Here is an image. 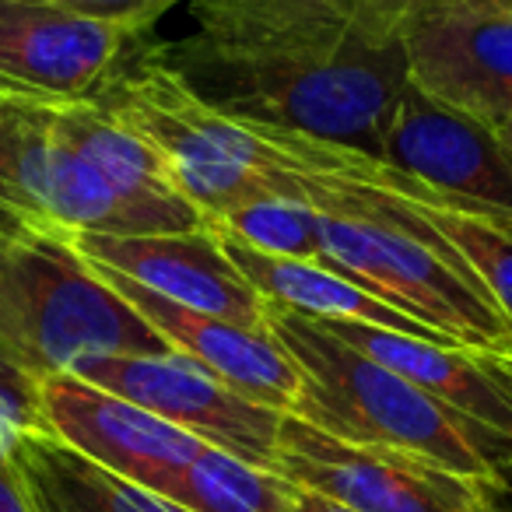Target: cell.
Masks as SVG:
<instances>
[{"label":"cell","mask_w":512,"mask_h":512,"mask_svg":"<svg viewBox=\"0 0 512 512\" xmlns=\"http://www.w3.org/2000/svg\"><path fill=\"white\" fill-rule=\"evenodd\" d=\"M148 32L39 0H0V99L32 109L95 102L144 50Z\"/></svg>","instance_id":"cell-6"},{"label":"cell","mask_w":512,"mask_h":512,"mask_svg":"<svg viewBox=\"0 0 512 512\" xmlns=\"http://www.w3.org/2000/svg\"><path fill=\"white\" fill-rule=\"evenodd\" d=\"M491 130H495V137H498V144H502V148H505V155L512 158V116H505V120H498Z\"/></svg>","instance_id":"cell-29"},{"label":"cell","mask_w":512,"mask_h":512,"mask_svg":"<svg viewBox=\"0 0 512 512\" xmlns=\"http://www.w3.org/2000/svg\"><path fill=\"white\" fill-rule=\"evenodd\" d=\"M407 78L435 102L495 127L512 116V15L495 0H442L400 32Z\"/></svg>","instance_id":"cell-10"},{"label":"cell","mask_w":512,"mask_h":512,"mask_svg":"<svg viewBox=\"0 0 512 512\" xmlns=\"http://www.w3.org/2000/svg\"><path fill=\"white\" fill-rule=\"evenodd\" d=\"M71 376L144 407L155 418L197 435L204 446L232 453L253 467L274 470L278 428L285 414L246 400L179 351L85 358L74 365Z\"/></svg>","instance_id":"cell-8"},{"label":"cell","mask_w":512,"mask_h":512,"mask_svg":"<svg viewBox=\"0 0 512 512\" xmlns=\"http://www.w3.org/2000/svg\"><path fill=\"white\" fill-rule=\"evenodd\" d=\"M267 334L299 365L302 390L292 411L306 425L351 446H383L477 481H495L512 463V439L453 411L386 365L337 341L316 320L267 302Z\"/></svg>","instance_id":"cell-2"},{"label":"cell","mask_w":512,"mask_h":512,"mask_svg":"<svg viewBox=\"0 0 512 512\" xmlns=\"http://www.w3.org/2000/svg\"><path fill=\"white\" fill-rule=\"evenodd\" d=\"M211 228V225H207ZM221 249L232 260V267L249 281L256 295L271 306L292 309L309 320H351V323H369V327L397 330V334L425 337L435 344H449L446 337H439L435 330H428L425 323L411 320L407 313H400L397 306L383 302L379 295H372L369 288H362L358 281L344 278V274L330 271L323 264H302V260H288V256H271L260 249L246 246L235 235L218 232ZM460 348V344H453Z\"/></svg>","instance_id":"cell-16"},{"label":"cell","mask_w":512,"mask_h":512,"mask_svg":"<svg viewBox=\"0 0 512 512\" xmlns=\"http://www.w3.org/2000/svg\"><path fill=\"white\" fill-rule=\"evenodd\" d=\"M39 393L50 435L151 495H169L186 463L204 449L197 435L71 372L39 379Z\"/></svg>","instance_id":"cell-11"},{"label":"cell","mask_w":512,"mask_h":512,"mask_svg":"<svg viewBox=\"0 0 512 512\" xmlns=\"http://www.w3.org/2000/svg\"><path fill=\"white\" fill-rule=\"evenodd\" d=\"M39 512H186L176 502L102 470L50 432H32L11 453Z\"/></svg>","instance_id":"cell-17"},{"label":"cell","mask_w":512,"mask_h":512,"mask_svg":"<svg viewBox=\"0 0 512 512\" xmlns=\"http://www.w3.org/2000/svg\"><path fill=\"white\" fill-rule=\"evenodd\" d=\"M15 211L60 235H169L204 228L190 200H134L102 179L92 162L53 130V109H25L15 151Z\"/></svg>","instance_id":"cell-7"},{"label":"cell","mask_w":512,"mask_h":512,"mask_svg":"<svg viewBox=\"0 0 512 512\" xmlns=\"http://www.w3.org/2000/svg\"><path fill=\"white\" fill-rule=\"evenodd\" d=\"M0 348L36 379L85 358L172 355L169 341L50 228L0 235Z\"/></svg>","instance_id":"cell-3"},{"label":"cell","mask_w":512,"mask_h":512,"mask_svg":"<svg viewBox=\"0 0 512 512\" xmlns=\"http://www.w3.org/2000/svg\"><path fill=\"white\" fill-rule=\"evenodd\" d=\"M218 232L235 235L246 246L271 256H288L302 264H320V214L288 197H267L242 204L207 221Z\"/></svg>","instance_id":"cell-21"},{"label":"cell","mask_w":512,"mask_h":512,"mask_svg":"<svg viewBox=\"0 0 512 512\" xmlns=\"http://www.w3.org/2000/svg\"><path fill=\"white\" fill-rule=\"evenodd\" d=\"M383 162L442 204L498 225L512 221V158L495 130L435 102L414 81L400 92L383 134Z\"/></svg>","instance_id":"cell-9"},{"label":"cell","mask_w":512,"mask_h":512,"mask_svg":"<svg viewBox=\"0 0 512 512\" xmlns=\"http://www.w3.org/2000/svg\"><path fill=\"white\" fill-rule=\"evenodd\" d=\"M274 474L355 512H505L495 481H477L418 453L351 446L285 414Z\"/></svg>","instance_id":"cell-5"},{"label":"cell","mask_w":512,"mask_h":512,"mask_svg":"<svg viewBox=\"0 0 512 512\" xmlns=\"http://www.w3.org/2000/svg\"><path fill=\"white\" fill-rule=\"evenodd\" d=\"M92 267L120 299H127L169 341L172 351L204 365L211 376H218L221 383H228L253 404L274 407L281 414L292 411L302 390V372L267 330H249L221 320V316L197 313V309L162 299L123 274L106 271L99 264Z\"/></svg>","instance_id":"cell-14"},{"label":"cell","mask_w":512,"mask_h":512,"mask_svg":"<svg viewBox=\"0 0 512 512\" xmlns=\"http://www.w3.org/2000/svg\"><path fill=\"white\" fill-rule=\"evenodd\" d=\"M155 50L214 113L306 134L379 162L390 116L411 81L400 43H348L306 57H235L193 36Z\"/></svg>","instance_id":"cell-1"},{"label":"cell","mask_w":512,"mask_h":512,"mask_svg":"<svg viewBox=\"0 0 512 512\" xmlns=\"http://www.w3.org/2000/svg\"><path fill=\"white\" fill-rule=\"evenodd\" d=\"M0 512H39L15 463L0 467Z\"/></svg>","instance_id":"cell-25"},{"label":"cell","mask_w":512,"mask_h":512,"mask_svg":"<svg viewBox=\"0 0 512 512\" xmlns=\"http://www.w3.org/2000/svg\"><path fill=\"white\" fill-rule=\"evenodd\" d=\"M39 4H57L64 11L99 22H113L130 32H148L165 11H172L183 0H39Z\"/></svg>","instance_id":"cell-23"},{"label":"cell","mask_w":512,"mask_h":512,"mask_svg":"<svg viewBox=\"0 0 512 512\" xmlns=\"http://www.w3.org/2000/svg\"><path fill=\"white\" fill-rule=\"evenodd\" d=\"M288 512H355V509H348V505L334 502V498L316 495V491L299 488V484H295V491H292V509H288Z\"/></svg>","instance_id":"cell-26"},{"label":"cell","mask_w":512,"mask_h":512,"mask_svg":"<svg viewBox=\"0 0 512 512\" xmlns=\"http://www.w3.org/2000/svg\"><path fill=\"white\" fill-rule=\"evenodd\" d=\"M22 225H29V221L22 218V214H15V211H8V207L0 204V235H8V232H15V228H22ZM39 228V225H36Z\"/></svg>","instance_id":"cell-28"},{"label":"cell","mask_w":512,"mask_h":512,"mask_svg":"<svg viewBox=\"0 0 512 512\" xmlns=\"http://www.w3.org/2000/svg\"><path fill=\"white\" fill-rule=\"evenodd\" d=\"M393 11L400 15V22L407 25V18L414 15V11H421V8H432V4H442V0H386Z\"/></svg>","instance_id":"cell-27"},{"label":"cell","mask_w":512,"mask_h":512,"mask_svg":"<svg viewBox=\"0 0 512 512\" xmlns=\"http://www.w3.org/2000/svg\"><path fill=\"white\" fill-rule=\"evenodd\" d=\"M53 130L64 144H71L85 162L102 172L113 190L134 200H186L172 179L165 158L141 134L109 116L95 102L53 109Z\"/></svg>","instance_id":"cell-18"},{"label":"cell","mask_w":512,"mask_h":512,"mask_svg":"<svg viewBox=\"0 0 512 512\" xmlns=\"http://www.w3.org/2000/svg\"><path fill=\"white\" fill-rule=\"evenodd\" d=\"M502 228H509V232H512V221H502Z\"/></svg>","instance_id":"cell-31"},{"label":"cell","mask_w":512,"mask_h":512,"mask_svg":"<svg viewBox=\"0 0 512 512\" xmlns=\"http://www.w3.org/2000/svg\"><path fill=\"white\" fill-rule=\"evenodd\" d=\"M88 264L116 271L137 285L151 288L169 302L221 316L249 330H267V302L249 288V281L232 267L211 228L169 235H67Z\"/></svg>","instance_id":"cell-13"},{"label":"cell","mask_w":512,"mask_h":512,"mask_svg":"<svg viewBox=\"0 0 512 512\" xmlns=\"http://www.w3.org/2000/svg\"><path fill=\"white\" fill-rule=\"evenodd\" d=\"M32 432H50L39 379L0 348V467H8L15 446Z\"/></svg>","instance_id":"cell-22"},{"label":"cell","mask_w":512,"mask_h":512,"mask_svg":"<svg viewBox=\"0 0 512 512\" xmlns=\"http://www.w3.org/2000/svg\"><path fill=\"white\" fill-rule=\"evenodd\" d=\"M197 39L235 57H306L348 43H400L386 0H190Z\"/></svg>","instance_id":"cell-12"},{"label":"cell","mask_w":512,"mask_h":512,"mask_svg":"<svg viewBox=\"0 0 512 512\" xmlns=\"http://www.w3.org/2000/svg\"><path fill=\"white\" fill-rule=\"evenodd\" d=\"M495 4H498V8H505V11L512 15V0H495Z\"/></svg>","instance_id":"cell-30"},{"label":"cell","mask_w":512,"mask_h":512,"mask_svg":"<svg viewBox=\"0 0 512 512\" xmlns=\"http://www.w3.org/2000/svg\"><path fill=\"white\" fill-rule=\"evenodd\" d=\"M295 484L281 474L204 446L169 488V502L186 512H288Z\"/></svg>","instance_id":"cell-19"},{"label":"cell","mask_w":512,"mask_h":512,"mask_svg":"<svg viewBox=\"0 0 512 512\" xmlns=\"http://www.w3.org/2000/svg\"><path fill=\"white\" fill-rule=\"evenodd\" d=\"M390 193H404L414 204V211L449 242L456 256L470 267L477 281L484 285V292L491 295V302L498 306V313L505 316V323L512 327V232L502 228L498 221L481 218V214L460 211L453 204H442L428 190H421L418 183L404 176V183Z\"/></svg>","instance_id":"cell-20"},{"label":"cell","mask_w":512,"mask_h":512,"mask_svg":"<svg viewBox=\"0 0 512 512\" xmlns=\"http://www.w3.org/2000/svg\"><path fill=\"white\" fill-rule=\"evenodd\" d=\"M25 109L29 106H15V102L0 99V204L8 211H15V183H11V176H15V151L18 137H22Z\"/></svg>","instance_id":"cell-24"},{"label":"cell","mask_w":512,"mask_h":512,"mask_svg":"<svg viewBox=\"0 0 512 512\" xmlns=\"http://www.w3.org/2000/svg\"><path fill=\"white\" fill-rule=\"evenodd\" d=\"M337 341L351 344L386 365L418 390L432 393L453 411L488 425L491 432L512 439V355L481 348H453L397 330L369 327L351 320H316Z\"/></svg>","instance_id":"cell-15"},{"label":"cell","mask_w":512,"mask_h":512,"mask_svg":"<svg viewBox=\"0 0 512 512\" xmlns=\"http://www.w3.org/2000/svg\"><path fill=\"white\" fill-rule=\"evenodd\" d=\"M320 214V264L358 281L460 348L512 355V327L456 253H442L390 225Z\"/></svg>","instance_id":"cell-4"}]
</instances>
